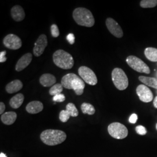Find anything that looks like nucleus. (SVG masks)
<instances>
[{
	"mask_svg": "<svg viewBox=\"0 0 157 157\" xmlns=\"http://www.w3.org/2000/svg\"><path fill=\"white\" fill-rule=\"evenodd\" d=\"M40 139L46 145L56 146L61 144L66 140L67 135L62 130L48 129L41 133Z\"/></svg>",
	"mask_w": 157,
	"mask_h": 157,
	"instance_id": "1",
	"label": "nucleus"
},
{
	"mask_svg": "<svg viewBox=\"0 0 157 157\" xmlns=\"http://www.w3.org/2000/svg\"><path fill=\"white\" fill-rule=\"evenodd\" d=\"M73 17L75 21L78 25L91 28L95 23L94 17L90 10L85 8H77L73 12Z\"/></svg>",
	"mask_w": 157,
	"mask_h": 157,
	"instance_id": "2",
	"label": "nucleus"
},
{
	"mask_svg": "<svg viewBox=\"0 0 157 157\" xmlns=\"http://www.w3.org/2000/svg\"><path fill=\"white\" fill-rule=\"evenodd\" d=\"M52 59L56 66L63 69H70L74 65L72 56L63 50L56 51L53 54Z\"/></svg>",
	"mask_w": 157,
	"mask_h": 157,
	"instance_id": "3",
	"label": "nucleus"
},
{
	"mask_svg": "<svg viewBox=\"0 0 157 157\" xmlns=\"http://www.w3.org/2000/svg\"><path fill=\"white\" fill-rule=\"evenodd\" d=\"M112 82L119 90H124L128 87L129 80L125 72L121 68H115L112 72Z\"/></svg>",
	"mask_w": 157,
	"mask_h": 157,
	"instance_id": "4",
	"label": "nucleus"
},
{
	"mask_svg": "<svg viewBox=\"0 0 157 157\" xmlns=\"http://www.w3.org/2000/svg\"><path fill=\"white\" fill-rule=\"evenodd\" d=\"M109 134L117 139H124L128 135V130L123 124L113 122L108 127Z\"/></svg>",
	"mask_w": 157,
	"mask_h": 157,
	"instance_id": "5",
	"label": "nucleus"
},
{
	"mask_svg": "<svg viewBox=\"0 0 157 157\" xmlns=\"http://www.w3.org/2000/svg\"><path fill=\"white\" fill-rule=\"evenodd\" d=\"M126 62L130 67L139 73L149 74L150 69L146 63L140 58L134 56H129L126 59Z\"/></svg>",
	"mask_w": 157,
	"mask_h": 157,
	"instance_id": "6",
	"label": "nucleus"
},
{
	"mask_svg": "<svg viewBox=\"0 0 157 157\" xmlns=\"http://www.w3.org/2000/svg\"><path fill=\"white\" fill-rule=\"evenodd\" d=\"M78 73L80 78L86 83L91 86H94L97 83L98 80L95 73L89 67H80L78 68Z\"/></svg>",
	"mask_w": 157,
	"mask_h": 157,
	"instance_id": "7",
	"label": "nucleus"
},
{
	"mask_svg": "<svg viewBox=\"0 0 157 157\" xmlns=\"http://www.w3.org/2000/svg\"><path fill=\"white\" fill-rule=\"evenodd\" d=\"M3 43L6 48L13 50L19 49L22 45L21 39L13 34H10L6 36L3 40Z\"/></svg>",
	"mask_w": 157,
	"mask_h": 157,
	"instance_id": "8",
	"label": "nucleus"
},
{
	"mask_svg": "<svg viewBox=\"0 0 157 157\" xmlns=\"http://www.w3.org/2000/svg\"><path fill=\"white\" fill-rule=\"evenodd\" d=\"M136 93L141 101L144 102H149L153 100V94L146 85L140 84L137 86Z\"/></svg>",
	"mask_w": 157,
	"mask_h": 157,
	"instance_id": "9",
	"label": "nucleus"
},
{
	"mask_svg": "<svg viewBox=\"0 0 157 157\" xmlns=\"http://www.w3.org/2000/svg\"><path fill=\"white\" fill-rule=\"evenodd\" d=\"M106 26L109 32L117 38L123 37V30L119 25L114 19L111 17L107 18L106 20Z\"/></svg>",
	"mask_w": 157,
	"mask_h": 157,
	"instance_id": "10",
	"label": "nucleus"
},
{
	"mask_svg": "<svg viewBox=\"0 0 157 157\" xmlns=\"http://www.w3.org/2000/svg\"><path fill=\"white\" fill-rule=\"evenodd\" d=\"M48 44L47 37L45 34L40 35L34 43L33 48L34 55L36 56H40L42 55Z\"/></svg>",
	"mask_w": 157,
	"mask_h": 157,
	"instance_id": "11",
	"label": "nucleus"
},
{
	"mask_svg": "<svg viewBox=\"0 0 157 157\" xmlns=\"http://www.w3.org/2000/svg\"><path fill=\"white\" fill-rule=\"evenodd\" d=\"M32 54L31 53H27L23 55L17 63L15 69L17 72H21L28 66L32 62Z\"/></svg>",
	"mask_w": 157,
	"mask_h": 157,
	"instance_id": "12",
	"label": "nucleus"
},
{
	"mask_svg": "<svg viewBox=\"0 0 157 157\" xmlns=\"http://www.w3.org/2000/svg\"><path fill=\"white\" fill-rule=\"evenodd\" d=\"M43 104L41 102L33 101L29 102L26 107V111L31 114H36L41 112L43 109Z\"/></svg>",
	"mask_w": 157,
	"mask_h": 157,
	"instance_id": "13",
	"label": "nucleus"
},
{
	"mask_svg": "<svg viewBox=\"0 0 157 157\" xmlns=\"http://www.w3.org/2000/svg\"><path fill=\"white\" fill-rule=\"evenodd\" d=\"M84 82L81 78L77 76L73 80L72 83V89L75 91V93L77 95H80L83 94L84 92Z\"/></svg>",
	"mask_w": 157,
	"mask_h": 157,
	"instance_id": "14",
	"label": "nucleus"
},
{
	"mask_svg": "<svg viewBox=\"0 0 157 157\" xmlns=\"http://www.w3.org/2000/svg\"><path fill=\"white\" fill-rule=\"evenodd\" d=\"M11 15L13 19L17 22L22 21L25 17V13L20 6H15L12 8Z\"/></svg>",
	"mask_w": 157,
	"mask_h": 157,
	"instance_id": "15",
	"label": "nucleus"
},
{
	"mask_svg": "<svg viewBox=\"0 0 157 157\" xmlns=\"http://www.w3.org/2000/svg\"><path fill=\"white\" fill-rule=\"evenodd\" d=\"M56 77L50 73L43 74L40 78V83L44 87H50L56 84Z\"/></svg>",
	"mask_w": 157,
	"mask_h": 157,
	"instance_id": "16",
	"label": "nucleus"
},
{
	"mask_svg": "<svg viewBox=\"0 0 157 157\" xmlns=\"http://www.w3.org/2000/svg\"><path fill=\"white\" fill-rule=\"evenodd\" d=\"M23 83L19 80H15L6 86V91L10 94H13L22 89Z\"/></svg>",
	"mask_w": 157,
	"mask_h": 157,
	"instance_id": "17",
	"label": "nucleus"
},
{
	"mask_svg": "<svg viewBox=\"0 0 157 157\" xmlns=\"http://www.w3.org/2000/svg\"><path fill=\"white\" fill-rule=\"evenodd\" d=\"M17 118V114L15 112H6L4 113L1 117V120L3 124L6 125H11L13 124Z\"/></svg>",
	"mask_w": 157,
	"mask_h": 157,
	"instance_id": "18",
	"label": "nucleus"
},
{
	"mask_svg": "<svg viewBox=\"0 0 157 157\" xmlns=\"http://www.w3.org/2000/svg\"><path fill=\"white\" fill-rule=\"evenodd\" d=\"M78 76L75 73H67L66 75L62 77L61 80V83L63 87L67 89H72V83L73 80L76 78Z\"/></svg>",
	"mask_w": 157,
	"mask_h": 157,
	"instance_id": "19",
	"label": "nucleus"
},
{
	"mask_svg": "<svg viewBox=\"0 0 157 157\" xmlns=\"http://www.w3.org/2000/svg\"><path fill=\"white\" fill-rule=\"evenodd\" d=\"M24 95L23 94L19 93L13 96L10 101V106L13 109H17L22 105L24 101Z\"/></svg>",
	"mask_w": 157,
	"mask_h": 157,
	"instance_id": "20",
	"label": "nucleus"
},
{
	"mask_svg": "<svg viewBox=\"0 0 157 157\" xmlns=\"http://www.w3.org/2000/svg\"><path fill=\"white\" fill-rule=\"evenodd\" d=\"M144 54L146 58L152 62H157V48L148 47L145 49Z\"/></svg>",
	"mask_w": 157,
	"mask_h": 157,
	"instance_id": "21",
	"label": "nucleus"
},
{
	"mask_svg": "<svg viewBox=\"0 0 157 157\" xmlns=\"http://www.w3.org/2000/svg\"><path fill=\"white\" fill-rule=\"evenodd\" d=\"M139 79L143 83L146 84L147 86H150L151 87L157 89V78L140 76L139 78Z\"/></svg>",
	"mask_w": 157,
	"mask_h": 157,
	"instance_id": "22",
	"label": "nucleus"
},
{
	"mask_svg": "<svg viewBox=\"0 0 157 157\" xmlns=\"http://www.w3.org/2000/svg\"><path fill=\"white\" fill-rule=\"evenodd\" d=\"M82 111L84 114H88L89 115H92L94 114L95 112V108L89 103L84 102L81 105Z\"/></svg>",
	"mask_w": 157,
	"mask_h": 157,
	"instance_id": "23",
	"label": "nucleus"
},
{
	"mask_svg": "<svg viewBox=\"0 0 157 157\" xmlns=\"http://www.w3.org/2000/svg\"><path fill=\"white\" fill-rule=\"evenodd\" d=\"M63 91V86L61 84L57 83L54 84L53 86L51 87L50 89L49 90V93L51 95H55L61 94V92Z\"/></svg>",
	"mask_w": 157,
	"mask_h": 157,
	"instance_id": "24",
	"label": "nucleus"
},
{
	"mask_svg": "<svg viewBox=\"0 0 157 157\" xmlns=\"http://www.w3.org/2000/svg\"><path fill=\"white\" fill-rule=\"evenodd\" d=\"M140 5L143 8H154L157 6V0H143L141 1Z\"/></svg>",
	"mask_w": 157,
	"mask_h": 157,
	"instance_id": "25",
	"label": "nucleus"
},
{
	"mask_svg": "<svg viewBox=\"0 0 157 157\" xmlns=\"http://www.w3.org/2000/svg\"><path fill=\"white\" fill-rule=\"evenodd\" d=\"M66 110H67L71 116L72 117H76L78 116V110L73 103H68L66 107Z\"/></svg>",
	"mask_w": 157,
	"mask_h": 157,
	"instance_id": "26",
	"label": "nucleus"
},
{
	"mask_svg": "<svg viewBox=\"0 0 157 157\" xmlns=\"http://www.w3.org/2000/svg\"><path fill=\"white\" fill-rule=\"evenodd\" d=\"M71 117V115L69 114V113L68 112L67 110H62L59 113V118L62 122L65 123L67 122Z\"/></svg>",
	"mask_w": 157,
	"mask_h": 157,
	"instance_id": "27",
	"label": "nucleus"
},
{
	"mask_svg": "<svg viewBox=\"0 0 157 157\" xmlns=\"http://www.w3.org/2000/svg\"><path fill=\"white\" fill-rule=\"evenodd\" d=\"M51 35L53 37H58L59 36V31L56 25L53 24L51 26Z\"/></svg>",
	"mask_w": 157,
	"mask_h": 157,
	"instance_id": "28",
	"label": "nucleus"
},
{
	"mask_svg": "<svg viewBox=\"0 0 157 157\" xmlns=\"http://www.w3.org/2000/svg\"><path fill=\"white\" fill-rule=\"evenodd\" d=\"M136 131L137 133H138L139 135H141V136L146 135V133L147 132L146 128L144 127L143 126H141V125L137 126L136 128Z\"/></svg>",
	"mask_w": 157,
	"mask_h": 157,
	"instance_id": "29",
	"label": "nucleus"
},
{
	"mask_svg": "<svg viewBox=\"0 0 157 157\" xmlns=\"http://www.w3.org/2000/svg\"><path fill=\"white\" fill-rule=\"evenodd\" d=\"M65 100V97L62 94H59L58 95H55L53 97V101L58 102H62Z\"/></svg>",
	"mask_w": 157,
	"mask_h": 157,
	"instance_id": "30",
	"label": "nucleus"
},
{
	"mask_svg": "<svg viewBox=\"0 0 157 157\" xmlns=\"http://www.w3.org/2000/svg\"><path fill=\"white\" fill-rule=\"evenodd\" d=\"M67 39L68 41V42L70 44H73L75 43V36L73 33H69L67 36Z\"/></svg>",
	"mask_w": 157,
	"mask_h": 157,
	"instance_id": "31",
	"label": "nucleus"
},
{
	"mask_svg": "<svg viewBox=\"0 0 157 157\" xmlns=\"http://www.w3.org/2000/svg\"><path fill=\"white\" fill-rule=\"evenodd\" d=\"M137 121V115L136 113H133L129 118V121L131 124H135Z\"/></svg>",
	"mask_w": 157,
	"mask_h": 157,
	"instance_id": "32",
	"label": "nucleus"
},
{
	"mask_svg": "<svg viewBox=\"0 0 157 157\" xmlns=\"http://www.w3.org/2000/svg\"><path fill=\"white\" fill-rule=\"evenodd\" d=\"M6 51L1 52V53H0V62L1 63L6 62Z\"/></svg>",
	"mask_w": 157,
	"mask_h": 157,
	"instance_id": "33",
	"label": "nucleus"
},
{
	"mask_svg": "<svg viewBox=\"0 0 157 157\" xmlns=\"http://www.w3.org/2000/svg\"><path fill=\"white\" fill-rule=\"evenodd\" d=\"M6 109V105L4 102H0V114L2 115L4 113V112Z\"/></svg>",
	"mask_w": 157,
	"mask_h": 157,
	"instance_id": "34",
	"label": "nucleus"
},
{
	"mask_svg": "<svg viewBox=\"0 0 157 157\" xmlns=\"http://www.w3.org/2000/svg\"><path fill=\"white\" fill-rule=\"evenodd\" d=\"M153 104H154V106L155 107V108H157V96L155 98V99L154 100Z\"/></svg>",
	"mask_w": 157,
	"mask_h": 157,
	"instance_id": "35",
	"label": "nucleus"
},
{
	"mask_svg": "<svg viewBox=\"0 0 157 157\" xmlns=\"http://www.w3.org/2000/svg\"><path fill=\"white\" fill-rule=\"evenodd\" d=\"M0 157H6V154L3 152H1L0 153Z\"/></svg>",
	"mask_w": 157,
	"mask_h": 157,
	"instance_id": "36",
	"label": "nucleus"
},
{
	"mask_svg": "<svg viewBox=\"0 0 157 157\" xmlns=\"http://www.w3.org/2000/svg\"><path fill=\"white\" fill-rule=\"evenodd\" d=\"M156 128H157V125H156Z\"/></svg>",
	"mask_w": 157,
	"mask_h": 157,
	"instance_id": "37",
	"label": "nucleus"
}]
</instances>
